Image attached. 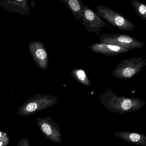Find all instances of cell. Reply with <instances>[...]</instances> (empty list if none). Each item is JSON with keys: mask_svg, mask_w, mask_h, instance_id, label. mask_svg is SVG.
<instances>
[{"mask_svg": "<svg viewBox=\"0 0 146 146\" xmlns=\"http://www.w3.org/2000/svg\"><path fill=\"white\" fill-rule=\"evenodd\" d=\"M101 43L111 44L131 49L142 48L144 43L129 35L122 34H103L99 37Z\"/></svg>", "mask_w": 146, "mask_h": 146, "instance_id": "obj_3", "label": "cell"}, {"mask_svg": "<svg viewBox=\"0 0 146 146\" xmlns=\"http://www.w3.org/2000/svg\"><path fill=\"white\" fill-rule=\"evenodd\" d=\"M132 103L131 100L129 99H125L123 101L122 108L124 111H127L131 108Z\"/></svg>", "mask_w": 146, "mask_h": 146, "instance_id": "obj_13", "label": "cell"}, {"mask_svg": "<svg viewBox=\"0 0 146 146\" xmlns=\"http://www.w3.org/2000/svg\"><path fill=\"white\" fill-rule=\"evenodd\" d=\"M95 53L100 54L107 57H113L121 54L125 53L130 51V49L118 46L103 43H95L89 47Z\"/></svg>", "mask_w": 146, "mask_h": 146, "instance_id": "obj_6", "label": "cell"}, {"mask_svg": "<svg viewBox=\"0 0 146 146\" xmlns=\"http://www.w3.org/2000/svg\"><path fill=\"white\" fill-rule=\"evenodd\" d=\"M17 146H31V145L29 139L24 137L19 142Z\"/></svg>", "mask_w": 146, "mask_h": 146, "instance_id": "obj_14", "label": "cell"}, {"mask_svg": "<svg viewBox=\"0 0 146 146\" xmlns=\"http://www.w3.org/2000/svg\"><path fill=\"white\" fill-rule=\"evenodd\" d=\"M10 142V138L4 131H0V146H7Z\"/></svg>", "mask_w": 146, "mask_h": 146, "instance_id": "obj_11", "label": "cell"}, {"mask_svg": "<svg viewBox=\"0 0 146 146\" xmlns=\"http://www.w3.org/2000/svg\"><path fill=\"white\" fill-rule=\"evenodd\" d=\"M82 22L88 32H93L97 36H99L100 32L102 31V28L103 27L113 29L87 5L84 6L83 10Z\"/></svg>", "mask_w": 146, "mask_h": 146, "instance_id": "obj_5", "label": "cell"}, {"mask_svg": "<svg viewBox=\"0 0 146 146\" xmlns=\"http://www.w3.org/2000/svg\"><path fill=\"white\" fill-rule=\"evenodd\" d=\"M146 65V60L143 58H130L119 63L114 68L112 74L116 78L129 79L141 71Z\"/></svg>", "mask_w": 146, "mask_h": 146, "instance_id": "obj_1", "label": "cell"}, {"mask_svg": "<svg viewBox=\"0 0 146 146\" xmlns=\"http://www.w3.org/2000/svg\"><path fill=\"white\" fill-rule=\"evenodd\" d=\"M36 123L42 133L45 136L50 139L52 138L54 139L55 131L49 118H38L36 119Z\"/></svg>", "mask_w": 146, "mask_h": 146, "instance_id": "obj_8", "label": "cell"}, {"mask_svg": "<svg viewBox=\"0 0 146 146\" xmlns=\"http://www.w3.org/2000/svg\"><path fill=\"white\" fill-rule=\"evenodd\" d=\"M36 55L37 58L40 60L45 59L47 57L46 52L42 48L38 49L36 51Z\"/></svg>", "mask_w": 146, "mask_h": 146, "instance_id": "obj_12", "label": "cell"}, {"mask_svg": "<svg viewBox=\"0 0 146 146\" xmlns=\"http://www.w3.org/2000/svg\"><path fill=\"white\" fill-rule=\"evenodd\" d=\"M96 14L103 20L120 30L133 31L135 27L123 15L109 7L100 5L96 7Z\"/></svg>", "mask_w": 146, "mask_h": 146, "instance_id": "obj_2", "label": "cell"}, {"mask_svg": "<svg viewBox=\"0 0 146 146\" xmlns=\"http://www.w3.org/2000/svg\"><path fill=\"white\" fill-rule=\"evenodd\" d=\"M54 101L49 97L43 96H36L25 102L19 108L18 116H31L45 109L52 105Z\"/></svg>", "mask_w": 146, "mask_h": 146, "instance_id": "obj_4", "label": "cell"}, {"mask_svg": "<svg viewBox=\"0 0 146 146\" xmlns=\"http://www.w3.org/2000/svg\"><path fill=\"white\" fill-rule=\"evenodd\" d=\"M131 3L137 14L142 19L146 21V6L143 3L137 0H131Z\"/></svg>", "mask_w": 146, "mask_h": 146, "instance_id": "obj_10", "label": "cell"}, {"mask_svg": "<svg viewBox=\"0 0 146 146\" xmlns=\"http://www.w3.org/2000/svg\"><path fill=\"white\" fill-rule=\"evenodd\" d=\"M70 74L76 81L85 86L88 87L90 86V80L84 70L80 69H74L71 71Z\"/></svg>", "mask_w": 146, "mask_h": 146, "instance_id": "obj_9", "label": "cell"}, {"mask_svg": "<svg viewBox=\"0 0 146 146\" xmlns=\"http://www.w3.org/2000/svg\"><path fill=\"white\" fill-rule=\"evenodd\" d=\"M130 139L133 142H137L140 139V135L136 133H132L130 135Z\"/></svg>", "mask_w": 146, "mask_h": 146, "instance_id": "obj_15", "label": "cell"}, {"mask_svg": "<svg viewBox=\"0 0 146 146\" xmlns=\"http://www.w3.org/2000/svg\"><path fill=\"white\" fill-rule=\"evenodd\" d=\"M73 13L76 21H82L84 5L82 0H61Z\"/></svg>", "mask_w": 146, "mask_h": 146, "instance_id": "obj_7", "label": "cell"}]
</instances>
